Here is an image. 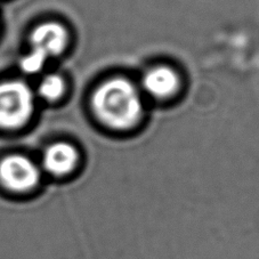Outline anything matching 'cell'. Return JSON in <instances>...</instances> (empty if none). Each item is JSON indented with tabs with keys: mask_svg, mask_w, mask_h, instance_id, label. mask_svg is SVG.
<instances>
[{
	"mask_svg": "<svg viewBox=\"0 0 259 259\" xmlns=\"http://www.w3.org/2000/svg\"><path fill=\"white\" fill-rule=\"evenodd\" d=\"M94 113L114 131H128L140 122L144 112L141 89L131 80L115 77L97 87L92 97Z\"/></svg>",
	"mask_w": 259,
	"mask_h": 259,
	"instance_id": "obj_1",
	"label": "cell"
},
{
	"mask_svg": "<svg viewBox=\"0 0 259 259\" xmlns=\"http://www.w3.org/2000/svg\"><path fill=\"white\" fill-rule=\"evenodd\" d=\"M32 89L20 80L0 82V128L19 129L32 117Z\"/></svg>",
	"mask_w": 259,
	"mask_h": 259,
	"instance_id": "obj_2",
	"label": "cell"
},
{
	"mask_svg": "<svg viewBox=\"0 0 259 259\" xmlns=\"http://www.w3.org/2000/svg\"><path fill=\"white\" fill-rule=\"evenodd\" d=\"M40 182V169L32 160L21 154H11L0 160V183L7 190L23 193Z\"/></svg>",
	"mask_w": 259,
	"mask_h": 259,
	"instance_id": "obj_3",
	"label": "cell"
},
{
	"mask_svg": "<svg viewBox=\"0 0 259 259\" xmlns=\"http://www.w3.org/2000/svg\"><path fill=\"white\" fill-rule=\"evenodd\" d=\"M69 41V32L57 22H45L35 26L30 35L31 52L48 60L61 55Z\"/></svg>",
	"mask_w": 259,
	"mask_h": 259,
	"instance_id": "obj_4",
	"label": "cell"
},
{
	"mask_svg": "<svg viewBox=\"0 0 259 259\" xmlns=\"http://www.w3.org/2000/svg\"><path fill=\"white\" fill-rule=\"evenodd\" d=\"M180 81V77L172 68L159 65L149 69L143 75L142 89L152 98L164 100L178 91Z\"/></svg>",
	"mask_w": 259,
	"mask_h": 259,
	"instance_id": "obj_5",
	"label": "cell"
},
{
	"mask_svg": "<svg viewBox=\"0 0 259 259\" xmlns=\"http://www.w3.org/2000/svg\"><path fill=\"white\" fill-rule=\"evenodd\" d=\"M79 160L78 150L66 142L49 145L42 154V168L53 176L62 177L74 170Z\"/></svg>",
	"mask_w": 259,
	"mask_h": 259,
	"instance_id": "obj_6",
	"label": "cell"
},
{
	"mask_svg": "<svg viewBox=\"0 0 259 259\" xmlns=\"http://www.w3.org/2000/svg\"><path fill=\"white\" fill-rule=\"evenodd\" d=\"M66 91L65 80L59 74H48L39 83L38 93L44 100L55 102L64 95Z\"/></svg>",
	"mask_w": 259,
	"mask_h": 259,
	"instance_id": "obj_7",
	"label": "cell"
},
{
	"mask_svg": "<svg viewBox=\"0 0 259 259\" xmlns=\"http://www.w3.org/2000/svg\"><path fill=\"white\" fill-rule=\"evenodd\" d=\"M46 60H44L42 57L34 54V53L30 52L28 55L23 57L21 61V68L26 73H37L40 70L44 68Z\"/></svg>",
	"mask_w": 259,
	"mask_h": 259,
	"instance_id": "obj_8",
	"label": "cell"
}]
</instances>
